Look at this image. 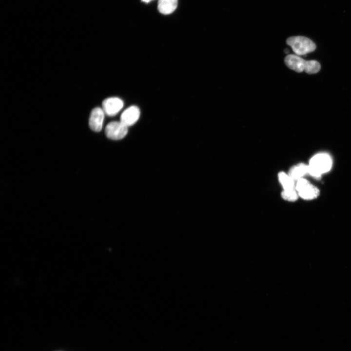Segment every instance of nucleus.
I'll return each instance as SVG.
<instances>
[{"label": "nucleus", "instance_id": "obj_4", "mask_svg": "<svg viewBox=\"0 0 351 351\" xmlns=\"http://www.w3.org/2000/svg\"><path fill=\"white\" fill-rule=\"evenodd\" d=\"M295 188L298 195L304 199H314L319 194V190L318 188L303 178L297 180Z\"/></svg>", "mask_w": 351, "mask_h": 351}, {"label": "nucleus", "instance_id": "obj_12", "mask_svg": "<svg viewBox=\"0 0 351 351\" xmlns=\"http://www.w3.org/2000/svg\"><path fill=\"white\" fill-rule=\"evenodd\" d=\"M282 198L290 201H294L298 197L296 192L294 190H284L281 193Z\"/></svg>", "mask_w": 351, "mask_h": 351}, {"label": "nucleus", "instance_id": "obj_11", "mask_svg": "<svg viewBox=\"0 0 351 351\" xmlns=\"http://www.w3.org/2000/svg\"><path fill=\"white\" fill-rule=\"evenodd\" d=\"M278 178L284 190H294V180L289 175L280 172L278 174Z\"/></svg>", "mask_w": 351, "mask_h": 351}, {"label": "nucleus", "instance_id": "obj_3", "mask_svg": "<svg viewBox=\"0 0 351 351\" xmlns=\"http://www.w3.org/2000/svg\"><path fill=\"white\" fill-rule=\"evenodd\" d=\"M287 44L298 56L304 55L312 52L316 49V45L311 39L304 36H293L286 40Z\"/></svg>", "mask_w": 351, "mask_h": 351}, {"label": "nucleus", "instance_id": "obj_5", "mask_svg": "<svg viewBox=\"0 0 351 351\" xmlns=\"http://www.w3.org/2000/svg\"><path fill=\"white\" fill-rule=\"evenodd\" d=\"M128 126L120 121L109 123L105 130L107 137L113 140H119L124 138L128 133Z\"/></svg>", "mask_w": 351, "mask_h": 351}, {"label": "nucleus", "instance_id": "obj_9", "mask_svg": "<svg viewBox=\"0 0 351 351\" xmlns=\"http://www.w3.org/2000/svg\"><path fill=\"white\" fill-rule=\"evenodd\" d=\"M177 5V0H158L157 9L160 13L168 15L176 10Z\"/></svg>", "mask_w": 351, "mask_h": 351}, {"label": "nucleus", "instance_id": "obj_6", "mask_svg": "<svg viewBox=\"0 0 351 351\" xmlns=\"http://www.w3.org/2000/svg\"><path fill=\"white\" fill-rule=\"evenodd\" d=\"M102 109L104 113L108 116L116 115L122 108L123 102L117 97L109 98L102 102Z\"/></svg>", "mask_w": 351, "mask_h": 351}, {"label": "nucleus", "instance_id": "obj_13", "mask_svg": "<svg viewBox=\"0 0 351 351\" xmlns=\"http://www.w3.org/2000/svg\"><path fill=\"white\" fill-rule=\"evenodd\" d=\"M142 0V1H143V2H146V3H148V2H150L151 0Z\"/></svg>", "mask_w": 351, "mask_h": 351}, {"label": "nucleus", "instance_id": "obj_10", "mask_svg": "<svg viewBox=\"0 0 351 351\" xmlns=\"http://www.w3.org/2000/svg\"><path fill=\"white\" fill-rule=\"evenodd\" d=\"M309 174V165L300 163L292 167L289 171V175L293 179L297 180L302 178L303 176Z\"/></svg>", "mask_w": 351, "mask_h": 351}, {"label": "nucleus", "instance_id": "obj_1", "mask_svg": "<svg viewBox=\"0 0 351 351\" xmlns=\"http://www.w3.org/2000/svg\"><path fill=\"white\" fill-rule=\"evenodd\" d=\"M284 62L288 67L298 73L305 71L310 74H315L321 68L320 64L317 61L306 60L297 55H288L285 58Z\"/></svg>", "mask_w": 351, "mask_h": 351}, {"label": "nucleus", "instance_id": "obj_7", "mask_svg": "<svg viewBox=\"0 0 351 351\" xmlns=\"http://www.w3.org/2000/svg\"><path fill=\"white\" fill-rule=\"evenodd\" d=\"M104 112L102 108H94L90 114L89 125L90 128L95 132H99L102 129L104 118Z\"/></svg>", "mask_w": 351, "mask_h": 351}, {"label": "nucleus", "instance_id": "obj_8", "mask_svg": "<svg viewBox=\"0 0 351 351\" xmlns=\"http://www.w3.org/2000/svg\"><path fill=\"white\" fill-rule=\"evenodd\" d=\"M139 116V109L136 106H131L122 112L120 121L128 127L134 124L138 120Z\"/></svg>", "mask_w": 351, "mask_h": 351}, {"label": "nucleus", "instance_id": "obj_2", "mask_svg": "<svg viewBox=\"0 0 351 351\" xmlns=\"http://www.w3.org/2000/svg\"><path fill=\"white\" fill-rule=\"evenodd\" d=\"M332 166V160L328 154L326 153L316 154L310 161L309 175L316 178H319L322 174L330 170Z\"/></svg>", "mask_w": 351, "mask_h": 351}]
</instances>
